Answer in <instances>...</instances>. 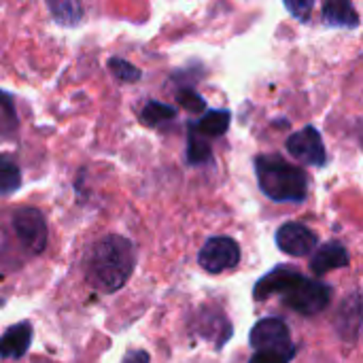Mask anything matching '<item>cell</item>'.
<instances>
[{"mask_svg": "<svg viewBox=\"0 0 363 363\" xmlns=\"http://www.w3.org/2000/svg\"><path fill=\"white\" fill-rule=\"evenodd\" d=\"M272 296H281L289 311L302 317H313L330 306L334 287L319 279L304 277L298 268L283 264L272 268L253 287L255 300H268Z\"/></svg>", "mask_w": 363, "mask_h": 363, "instance_id": "1", "label": "cell"}, {"mask_svg": "<svg viewBox=\"0 0 363 363\" xmlns=\"http://www.w3.org/2000/svg\"><path fill=\"white\" fill-rule=\"evenodd\" d=\"M134 266V245L119 234H108L100 238L87 253L85 277L100 294H115L130 281Z\"/></svg>", "mask_w": 363, "mask_h": 363, "instance_id": "2", "label": "cell"}, {"mask_svg": "<svg viewBox=\"0 0 363 363\" xmlns=\"http://www.w3.org/2000/svg\"><path fill=\"white\" fill-rule=\"evenodd\" d=\"M255 179L262 194L272 202L302 204L308 198V174L300 166L287 162L283 155L264 153L255 162Z\"/></svg>", "mask_w": 363, "mask_h": 363, "instance_id": "3", "label": "cell"}, {"mask_svg": "<svg viewBox=\"0 0 363 363\" xmlns=\"http://www.w3.org/2000/svg\"><path fill=\"white\" fill-rule=\"evenodd\" d=\"M13 232L19 240V245L30 253V255H40L47 249L49 242V230L45 215L34 208V206H21L15 208L13 219H11Z\"/></svg>", "mask_w": 363, "mask_h": 363, "instance_id": "4", "label": "cell"}, {"mask_svg": "<svg viewBox=\"0 0 363 363\" xmlns=\"http://www.w3.org/2000/svg\"><path fill=\"white\" fill-rule=\"evenodd\" d=\"M238 264H240V247L230 236L208 238L198 253V266L208 274H221L225 270H234Z\"/></svg>", "mask_w": 363, "mask_h": 363, "instance_id": "5", "label": "cell"}, {"mask_svg": "<svg viewBox=\"0 0 363 363\" xmlns=\"http://www.w3.org/2000/svg\"><path fill=\"white\" fill-rule=\"evenodd\" d=\"M285 147L304 166H313V168L328 166V151L323 145V136L315 125H304L302 130L294 132L287 138Z\"/></svg>", "mask_w": 363, "mask_h": 363, "instance_id": "6", "label": "cell"}, {"mask_svg": "<svg viewBox=\"0 0 363 363\" xmlns=\"http://www.w3.org/2000/svg\"><path fill=\"white\" fill-rule=\"evenodd\" d=\"M249 342L251 347L257 351H281V353H287V351H296L298 347L291 342V332L287 328V323L279 317H266V319H259L251 334H249Z\"/></svg>", "mask_w": 363, "mask_h": 363, "instance_id": "7", "label": "cell"}, {"mask_svg": "<svg viewBox=\"0 0 363 363\" xmlns=\"http://www.w3.org/2000/svg\"><path fill=\"white\" fill-rule=\"evenodd\" d=\"M334 328L345 342L355 345L359 340L363 332V294L359 289L342 298L334 315Z\"/></svg>", "mask_w": 363, "mask_h": 363, "instance_id": "8", "label": "cell"}, {"mask_svg": "<svg viewBox=\"0 0 363 363\" xmlns=\"http://www.w3.org/2000/svg\"><path fill=\"white\" fill-rule=\"evenodd\" d=\"M317 245H319V236L304 223L289 221L277 230V247L285 255L306 257V255H313Z\"/></svg>", "mask_w": 363, "mask_h": 363, "instance_id": "9", "label": "cell"}, {"mask_svg": "<svg viewBox=\"0 0 363 363\" xmlns=\"http://www.w3.org/2000/svg\"><path fill=\"white\" fill-rule=\"evenodd\" d=\"M196 332L206 338V340H213L215 342V349L221 351L223 345L232 338V323L230 319L223 315L221 308H215V306H204L200 313H198V321H196Z\"/></svg>", "mask_w": 363, "mask_h": 363, "instance_id": "10", "label": "cell"}, {"mask_svg": "<svg viewBox=\"0 0 363 363\" xmlns=\"http://www.w3.org/2000/svg\"><path fill=\"white\" fill-rule=\"evenodd\" d=\"M349 264H351V257H349L347 247L338 240H330L315 251V255L311 259V270L315 277H323L332 270L347 268Z\"/></svg>", "mask_w": 363, "mask_h": 363, "instance_id": "11", "label": "cell"}, {"mask_svg": "<svg viewBox=\"0 0 363 363\" xmlns=\"http://www.w3.org/2000/svg\"><path fill=\"white\" fill-rule=\"evenodd\" d=\"M34 330L28 321H21L17 325H11L2 336H0V359H21L30 345H32Z\"/></svg>", "mask_w": 363, "mask_h": 363, "instance_id": "12", "label": "cell"}, {"mask_svg": "<svg viewBox=\"0 0 363 363\" xmlns=\"http://www.w3.org/2000/svg\"><path fill=\"white\" fill-rule=\"evenodd\" d=\"M323 23L330 28L355 30L359 26V15L349 0H328L321 9Z\"/></svg>", "mask_w": 363, "mask_h": 363, "instance_id": "13", "label": "cell"}, {"mask_svg": "<svg viewBox=\"0 0 363 363\" xmlns=\"http://www.w3.org/2000/svg\"><path fill=\"white\" fill-rule=\"evenodd\" d=\"M230 119H232V113L228 108H211L198 121H194L189 125L198 134H202L204 138H219V136H223L228 132Z\"/></svg>", "mask_w": 363, "mask_h": 363, "instance_id": "14", "label": "cell"}, {"mask_svg": "<svg viewBox=\"0 0 363 363\" xmlns=\"http://www.w3.org/2000/svg\"><path fill=\"white\" fill-rule=\"evenodd\" d=\"M47 9L51 13V19L62 28H77L85 17L83 4L74 0H51Z\"/></svg>", "mask_w": 363, "mask_h": 363, "instance_id": "15", "label": "cell"}, {"mask_svg": "<svg viewBox=\"0 0 363 363\" xmlns=\"http://www.w3.org/2000/svg\"><path fill=\"white\" fill-rule=\"evenodd\" d=\"M187 164L191 166H204L213 160V149L208 138L198 134L191 125H187Z\"/></svg>", "mask_w": 363, "mask_h": 363, "instance_id": "16", "label": "cell"}, {"mask_svg": "<svg viewBox=\"0 0 363 363\" xmlns=\"http://www.w3.org/2000/svg\"><path fill=\"white\" fill-rule=\"evenodd\" d=\"M21 187V168L13 155L0 153V196L15 194Z\"/></svg>", "mask_w": 363, "mask_h": 363, "instance_id": "17", "label": "cell"}, {"mask_svg": "<svg viewBox=\"0 0 363 363\" xmlns=\"http://www.w3.org/2000/svg\"><path fill=\"white\" fill-rule=\"evenodd\" d=\"M177 117V108L160 100H149L140 111V121L149 128H162Z\"/></svg>", "mask_w": 363, "mask_h": 363, "instance_id": "18", "label": "cell"}, {"mask_svg": "<svg viewBox=\"0 0 363 363\" xmlns=\"http://www.w3.org/2000/svg\"><path fill=\"white\" fill-rule=\"evenodd\" d=\"M108 70H111V74H113L117 81H121V83H136V81H140V77H143L140 68L134 66L132 62L123 60V57H111V60H108Z\"/></svg>", "mask_w": 363, "mask_h": 363, "instance_id": "19", "label": "cell"}, {"mask_svg": "<svg viewBox=\"0 0 363 363\" xmlns=\"http://www.w3.org/2000/svg\"><path fill=\"white\" fill-rule=\"evenodd\" d=\"M177 102L185 111H189V113H202V111H206V100L194 87H179L177 89Z\"/></svg>", "mask_w": 363, "mask_h": 363, "instance_id": "20", "label": "cell"}, {"mask_svg": "<svg viewBox=\"0 0 363 363\" xmlns=\"http://www.w3.org/2000/svg\"><path fill=\"white\" fill-rule=\"evenodd\" d=\"M298 349L296 351H287V353H281V351H257L249 363H289L296 357Z\"/></svg>", "mask_w": 363, "mask_h": 363, "instance_id": "21", "label": "cell"}, {"mask_svg": "<svg viewBox=\"0 0 363 363\" xmlns=\"http://www.w3.org/2000/svg\"><path fill=\"white\" fill-rule=\"evenodd\" d=\"M285 9L291 13V15H296L302 23H306L308 21V17H311V13H313V9H315V2H311V0H304V2H285Z\"/></svg>", "mask_w": 363, "mask_h": 363, "instance_id": "22", "label": "cell"}, {"mask_svg": "<svg viewBox=\"0 0 363 363\" xmlns=\"http://www.w3.org/2000/svg\"><path fill=\"white\" fill-rule=\"evenodd\" d=\"M121 363H151V357L147 351H130Z\"/></svg>", "mask_w": 363, "mask_h": 363, "instance_id": "23", "label": "cell"}, {"mask_svg": "<svg viewBox=\"0 0 363 363\" xmlns=\"http://www.w3.org/2000/svg\"><path fill=\"white\" fill-rule=\"evenodd\" d=\"M357 138H359V145L363 149V119H359V123H357Z\"/></svg>", "mask_w": 363, "mask_h": 363, "instance_id": "24", "label": "cell"}]
</instances>
